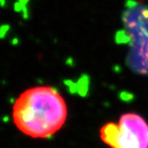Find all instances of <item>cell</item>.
<instances>
[{
    "label": "cell",
    "instance_id": "6da1fadb",
    "mask_svg": "<svg viewBox=\"0 0 148 148\" xmlns=\"http://www.w3.org/2000/svg\"><path fill=\"white\" fill-rule=\"evenodd\" d=\"M67 104L62 95L49 86L29 88L20 94L12 108L15 127L31 138H48L65 124Z\"/></svg>",
    "mask_w": 148,
    "mask_h": 148
},
{
    "label": "cell",
    "instance_id": "7a4b0ae2",
    "mask_svg": "<svg viewBox=\"0 0 148 148\" xmlns=\"http://www.w3.org/2000/svg\"><path fill=\"white\" fill-rule=\"evenodd\" d=\"M100 138L111 148H148V123L139 114L127 112L118 123L103 125Z\"/></svg>",
    "mask_w": 148,
    "mask_h": 148
}]
</instances>
